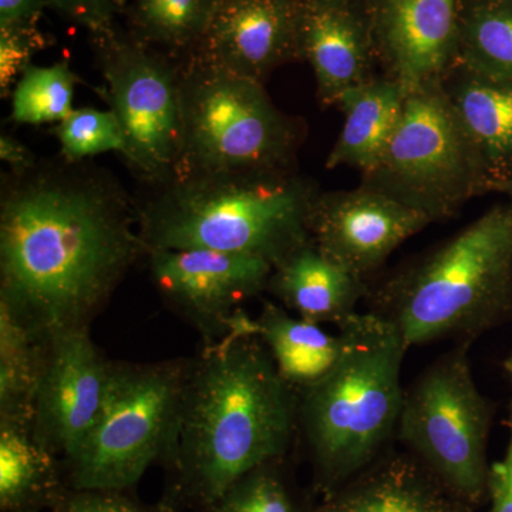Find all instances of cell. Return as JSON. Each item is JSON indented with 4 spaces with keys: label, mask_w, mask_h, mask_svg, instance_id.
<instances>
[{
    "label": "cell",
    "mask_w": 512,
    "mask_h": 512,
    "mask_svg": "<svg viewBox=\"0 0 512 512\" xmlns=\"http://www.w3.org/2000/svg\"><path fill=\"white\" fill-rule=\"evenodd\" d=\"M266 291L306 322L339 326L366 299L369 282L336 264L311 241L275 266Z\"/></svg>",
    "instance_id": "19"
},
{
    "label": "cell",
    "mask_w": 512,
    "mask_h": 512,
    "mask_svg": "<svg viewBox=\"0 0 512 512\" xmlns=\"http://www.w3.org/2000/svg\"><path fill=\"white\" fill-rule=\"evenodd\" d=\"M480 161L488 192L512 181V83L454 62L441 79Z\"/></svg>",
    "instance_id": "16"
},
{
    "label": "cell",
    "mask_w": 512,
    "mask_h": 512,
    "mask_svg": "<svg viewBox=\"0 0 512 512\" xmlns=\"http://www.w3.org/2000/svg\"><path fill=\"white\" fill-rule=\"evenodd\" d=\"M50 512H177L158 501L144 504L124 490H76L69 488Z\"/></svg>",
    "instance_id": "30"
},
{
    "label": "cell",
    "mask_w": 512,
    "mask_h": 512,
    "mask_svg": "<svg viewBox=\"0 0 512 512\" xmlns=\"http://www.w3.org/2000/svg\"><path fill=\"white\" fill-rule=\"evenodd\" d=\"M110 372L111 360L94 342L90 328L49 335L33 424L40 439L64 464L76 456L96 427Z\"/></svg>",
    "instance_id": "12"
},
{
    "label": "cell",
    "mask_w": 512,
    "mask_h": 512,
    "mask_svg": "<svg viewBox=\"0 0 512 512\" xmlns=\"http://www.w3.org/2000/svg\"><path fill=\"white\" fill-rule=\"evenodd\" d=\"M470 345L458 343L404 390L397 436L458 500L473 504L487 491L494 410L471 372Z\"/></svg>",
    "instance_id": "9"
},
{
    "label": "cell",
    "mask_w": 512,
    "mask_h": 512,
    "mask_svg": "<svg viewBox=\"0 0 512 512\" xmlns=\"http://www.w3.org/2000/svg\"><path fill=\"white\" fill-rule=\"evenodd\" d=\"M301 0H221L198 59L264 84L301 55Z\"/></svg>",
    "instance_id": "14"
},
{
    "label": "cell",
    "mask_w": 512,
    "mask_h": 512,
    "mask_svg": "<svg viewBox=\"0 0 512 512\" xmlns=\"http://www.w3.org/2000/svg\"><path fill=\"white\" fill-rule=\"evenodd\" d=\"M46 46L36 26L0 28V92L8 96L13 84L32 66V57Z\"/></svg>",
    "instance_id": "29"
},
{
    "label": "cell",
    "mask_w": 512,
    "mask_h": 512,
    "mask_svg": "<svg viewBox=\"0 0 512 512\" xmlns=\"http://www.w3.org/2000/svg\"><path fill=\"white\" fill-rule=\"evenodd\" d=\"M456 62L512 83V5L478 3L460 22Z\"/></svg>",
    "instance_id": "24"
},
{
    "label": "cell",
    "mask_w": 512,
    "mask_h": 512,
    "mask_svg": "<svg viewBox=\"0 0 512 512\" xmlns=\"http://www.w3.org/2000/svg\"><path fill=\"white\" fill-rule=\"evenodd\" d=\"M500 194H505L508 197V200L512 201V181L510 184L505 185L503 190H501Z\"/></svg>",
    "instance_id": "36"
},
{
    "label": "cell",
    "mask_w": 512,
    "mask_h": 512,
    "mask_svg": "<svg viewBox=\"0 0 512 512\" xmlns=\"http://www.w3.org/2000/svg\"><path fill=\"white\" fill-rule=\"evenodd\" d=\"M429 217L372 188L320 192L311 217V239L322 254L369 282L407 239L431 224Z\"/></svg>",
    "instance_id": "13"
},
{
    "label": "cell",
    "mask_w": 512,
    "mask_h": 512,
    "mask_svg": "<svg viewBox=\"0 0 512 512\" xmlns=\"http://www.w3.org/2000/svg\"><path fill=\"white\" fill-rule=\"evenodd\" d=\"M254 320L256 335L271 353L279 373L298 392L322 379L342 355L339 332L330 335L322 326L292 316L278 303L264 301Z\"/></svg>",
    "instance_id": "22"
},
{
    "label": "cell",
    "mask_w": 512,
    "mask_h": 512,
    "mask_svg": "<svg viewBox=\"0 0 512 512\" xmlns=\"http://www.w3.org/2000/svg\"><path fill=\"white\" fill-rule=\"evenodd\" d=\"M76 74L69 63L29 66L12 93V120L16 124L60 123L73 111Z\"/></svg>",
    "instance_id": "25"
},
{
    "label": "cell",
    "mask_w": 512,
    "mask_h": 512,
    "mask_svg": "<svg viewBox=\"0 0 512 512\" xmlns=\"http://www.w3.org/2000/svg\"><path fill=\"white\" fill-rule=\"evenodd\" d=\"M147 258L157 292L204 345L227 335L242 305L268 289L274 272L259 256L214 249H156Z\"/></svg>",
    "instance_id": "11"
},
{
    "label": "cell",
    "mask_w": 512,
    "mask_h": 512,
    "mask_svg": "<svg viewBox=\"0 0 512 512\" xmlns=\"http://www.w3.org/2000/svg\"><path fill=\"white\" fill-rule=\"evenodd\" d=\"M375 22L386 77L406 94L440 82L456 62L458 0H379Z\"/></svg>",
    "instance_id": "15"
},
{
    "label": "cell",
    "mask_w": 512,
    "mask_h": 512,
    "mask_svg": "<svg viewBox=\"0 0 512 512\" xmlns=\"http://www.w3.org/2000/svg\"><path fill=\"white\" fill-rule=\"evenodd\" d=\"M504 369L507 372L508 377H510L512 383V352L511 355L507 357V360L504 362Z\"/></svg>",
    "instance_id": "35"
},
{
    "label": "cell",
    "mask_w": 512,
    "mask_h": 512,
    "mask_svg": "<svg viewBox=\"0 0 512 512\" xmlns=\"http://www.w3.org/2000/svg\"><path fill=\"white\" fill-rule=\"evenodd\" d=\"M110 110L119 120L124 158L144 180H173L183 153L181 70L140 43L100 37Z\"/></svg>",
    "instance_id": "10"
},
{
    "label": "cell",
    "mask_w": 512,
    "mask_h": 512,
    "mask_svg": "<svg viewBox=\"0 0 512 512\" xmlns=\"http://www.w3.org/2000/svg\"><path fill=\"white\" fill-rule=\"evenodd\" d=\"M113 2H114V5H116V6H123L124 3L127 2V0H113Z\"/></svg>",
    "instance_id": "38"
},
{
    "label": "cell",
    "mask_w": 512,
    "mask_h": 512,
    "mask_svg": "<svg viewBox=\"0 0 512 512\" xmlns=\"http://www.w3.org/2000/svg\"><path fill=\"white\" fill-rule=\"evenodd\" d=\"M343 350L322 379L298 392V426L320 483H343L397 433L406 343L386 320L356 312L338 326Z\"/></svg>",
    "instance_id": "5"
},
{
    "label": "cell",
    "mask_w": 512,
    "mask_h": 512,
    "mask_svg": "<svg viewBox=\"0 0 512 512\" xmlns=\"http://www.w3.org/2000/svg\"><path fill=\"white\" fill-rule=\"evenodd\" d=\"M362 185L433 222L487 194L483 168L441 80L406 94L399 123L375 167L362 174Z\"/></svg>",
    "instance_id": "8"
},
{
    "label": "cell",
    "mask_w": 512,
    "mask_h": 512,
    "mask_svg": "<svg viewBox=\"0 0 512 512\" xmlns=\"http://www.w3.org/2000/svg\"><path fill=\"white\" fill-rule=\"evenodd\" d=\"M406 93L399 83L372 79L346 90L338 106L343 127L330 150L326 168L350 167L365 174L372 170L402 116Z\"/></svg>",
    "instance_id": "21"
},
{
    "label": "cell",
    "mask_w": 512,
    "mask_h": 512,
    "mask_svg": "<svg viewBox=\"0 0 512 512\" xmlns=\"http://www.w3.org/2000/svg\"><path fill=\"white\" fill-rule=\"evenodd\" d=\"M468 512V511H467Z\"/></svg>",
    "instance_id": "40"
},
{
    "label": "cell",
    "mask_w": 512,
    "mask_h": 512,
    "mask_svg": "<svg viewBox=\"0 0 512 512\" xmlns=\"http://www.w3.org/2000/svg\"><path fill=\"white\" fill-rule=\"evenodd\" d=\"M298 406V390L279 373L242 309L227 335L191 357L161 501L177 512H207L239 478L288 453Z\"/></svg>",
    "instance_id": "2"
},
{
    "label": "cell",
    "mask_w": 512,
    "mask_h": 512,
    "mask_svg": "<svg viewBox=\"0 0 512 512\" xmlns=\"http://www.w3.org/2000/svg\"><path fill=\"white\" fill-rule=\"evenodd\" d=\"M301 55L311 63L325 107L338 106L346 90L372 80L366 29L343 5L303 3Z\"/></svg>",
    "instance_id": "17"
},
{
    "label": "cell",
    "mask_w": 512,
    "mask_h": 512,
    "mask_svg": "<svg viewBox=\"0 0 512 512\" xmlns=\"http://www.w3.org/2000/svg\"><path fill=\"white\" fill-rule=\"evenodd\" d=\"M138 205L147 254L156 249H214L281 264L311 239L320 192L293 170L174 177Z\"/></svg>",
    "instance_id": "4"
},
{
    "label": "cell",
    "mask_w": 512,
    "mask_h": 512,
    "mask_svg": "<svg viewBox=\"0 0 512 512\" xmlns=\"http://www.w3.org/2000/svg\"><path fill=\"white\" fill-rule=\"evenodd\" d=\"M147 256L138 205L106 171L37 164L0 202V303L49 336L90 328Z\"/></svg>",
    "instance_id": "1"
},
{
    "label": "cell",
    "mask_w": 512,
    "mask_h": 512,
    "mask_svg": "<svg viewBox=\"0 0 512 512\" xmlns=\"http://www.w3.org/2000/svg\"><path fill=\"white\" fill-rule=\"evenodd\" d=\"M510 429L507 453L503 460L488 468L487 493L490 494V512H512V406L507 419Z\"/></svg>",
    "instance_id": "32"
},
{
    "label": "cell",
    "mask_w": 512,
    "mask_h": 512,
    "mask_svg": "<svg viewBox=\"0 0 512 512\" xmlns=\"http://www.w3.org/2000/svg\"><path fill=\"white\" fill-rule=\"evenodd\" d=\"M47 5L62 15L92 30L94 35L106 37L113 33V0H46Z\"/></svg>",
    "instance_id": "31"
},
{
    "label": "cell",
    "mask_w": 512,
    "mask_h": 512,
    "mask_svg": "<svg viewBox=\"0 0 512 512\" xmlns=\"http://www.w3.org/2000/svg\"><path fill=\"white\" fill-rule=\"evenodd\" d=\"M191 357L160 362L111 360L99 421L64 464L76 490L131 491L153 464L173 460Z\"/></svg>",
    "instance_id": "6"
},
{
    "label": "cell",
    "mask_w": 512,
    "mask_h": 512,
    "mask_svg": "<svg viewBox=\"0 0 512 512\" xmlns=\"http://www.w3.org/2000/svg\"><path fill=\"white\" fill-rule=\"evenodd\" d=\"M279 461L239 478L207 512H301L279 473Z\"/></svg>",
    "instance_id": "28"
},
{
    "label": "cell",
    "mask_w": 512,
    "mask_h": 512,
    "mask_svg": "<svg viewBox=\"0 0 512 512\" xmlns=\"http://www.w3.org/2000/svg\"><path fill=\"white\" fill-rule=\"evenodd\" d=\"M55 136L60 143L64 161L82 163L84 158L97 154L126 153V138L116 114L111 110H73L55 127Z\"/></svg>",
    "instance_id": "27"
},
{
    "label": "cell",
    "mask_w": 512,
    "mask_h": 512,
    "mask_svg": "<svg viewBox=\"0 0 512 512\" xmlns=\"http://www.w3.org/2000/svg\"><path fill=\"white\" fill-rule=\"evenodd\" d=\"M183 153L177 174L292 170L305 136L264 84L198 59L181 69Z\"/></svg>",
    "instance_id": "7"
},
{
    "label": "cell",
    "mask_w": 512,
    "mask_h": 512,
    "mask_svg": "<svg viewBox=\"0 0 512 512\" xmlns=\"http://www.w3.org/2000/svg\"><path fill=\"white\" fill-rule=\"evenodd\" d=\"M47 339L0 303V419H33Z\"/></svg>",
    "instance_id": "23"
},
{
    "label": "cell",
    "mask_w": 512,
    "mask_h": 512,
    "mask_svg": "<svg viewBox=\"0 0 512 512\" xmlns=\"http://www.w3.org/2000/svg\"><path fill=\"white\" fill-rule=\"evenodd\" d=\"M366 301L367 312L390 323L409 349L444 339L471 343L512 320V201L369 285Z\"/></svg>",
    "instance_id": "3"
},
{
    "label": "cell",
    "mask_w": 512,
    "mask_h": 512,
    "mask_svg": "<svg viewBox=\"0 0 512 512\" xmlns=\"http://www.w3.org/2000/svg\"><path fill=\"white\" fill-rule=\"evenodd\" d=\"M501 2L510 3V5H512V0H501Z\"/></svg>",
    "instance_id": "39"
},
{
    "label": "cell",
    "mask_w": 512,
    "mask_h": 512,
    "mask_svg": "<svg viewBox=\"0 0 512 512\" xmlns=\"http://www.w3.org/2000/svg\"><path fill=\"white\" fill-rule=\"evenodd\" d=\"M46 0H0V28L36 26Z\"/></svg>",
    "instance_id": "33"
},
{
    "label": "cell",
    "mask_w": 512,
    "mask_h": 512,
    "mask_svg": "<svg viewBox=\"0 0 512 512\" xmlns=\"http://www.w3.org/2000/svg\"><path fill=\"white\" fill-rule=\"evenodd\" d=\"M69 488L33 419H0V512H50Z\"/></svg>",
    "instance_id": "20"
},
{
    "label": "cell",
    "mask_w": 512,
    "mask_h": 512,
    "mask_svg": "<svg viewBox=\"0 0 512 512\" xmlns=\"http://www.w3.org/2000/svg\"><path fill=\"white\" fill-rule=\"evenodd\" d=\"M322 2L335 3V5H345L348 0H322Z\"/></svg>",
    "instance_id": "37"
},
{
    "label": "cell",
    "mask_w": 512,
    "mask_h": 512,
    "mask_svg": "<svg viewBox=\"0 0 512 512\" xmlns=\"http://www.w3.org/2000/svg\"><path fill=\"white\" fill-rule=\"evenodd\" d=\"M0 158L12 168L13 174L28 173L39 164L30 148L9 134L0 137Z\"/></svg>",
    "instance_id": "34"
},
{
    "label": "cell",
    "mask_w": 512,
    "mask_h": 512,
    "mask_svg": "<svg viewBox=\"0 0 512 512\" xmlns=\"http://www.w3.org/2000/svg\"><path fill=\"white\" fill-rule=\"evenodd\" d=\"M221 0H137V22L148 40L170 49L200 45Z\"/></svg>",
    "instance_id": "26"
},
{
    "label": "cell",
    "mask_w": 512,
    "mask_h": 512,
    "mask_svg": "<svg viewBox=\"0 0 512 512\" xmlns=\"http://www.w3.org/2000/svg\"><path fill=\"white\" fill-rule=\"evenodd\" d=\"M303 512H467L463 501L414 456H393Z\"/></svg>",
    "instance_id": "18"
}]
</instances>
